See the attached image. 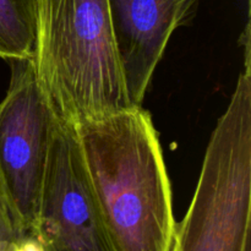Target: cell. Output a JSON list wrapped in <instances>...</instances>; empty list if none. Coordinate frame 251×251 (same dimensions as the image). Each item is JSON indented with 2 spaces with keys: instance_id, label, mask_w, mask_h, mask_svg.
I'll return each mask as SVG.
<instances>
[{
  "instance_id": "cell-2",
  "label": "cell",
  "mask_w": 251,
  "mask_h": 251,
  "mask_svg": "<svg viewBox=\"0 0 251 251\" xmlns=\"http://www.w3.org/2000/svg\"><path fill=\"white\" fill-rule=\"evenodd\" d=\"M29 60L58 119L74 127L132 107L108 0H38Z\"/></svg>"
},
{
  "instance_id": "cell-8",
  "label": "cell",
  "mask_w": 251,
  "mask_h": 251,
  "mask_svg": "<svg viewBox=\"0 0 251 251\" xmlns=\"http://www.w3.org/2000/svg\"><path fill=\"white\" fill-rule=\"evenodd\" d=\"M26 232L20 229L0 201V251H16L17 244Z\"/></svg>"
},
{
  "instance_id": "cell-6",
  "label": "cell",
  "mask_w": 251,
  "mask_h": 251,
  "mask_svg": "<svg viewBox=\"0 0 251 251\" xmlns=\"http://www.w3.org/2000/svg\"><path fill=\"white\" fill-rule=\"evenodd\" d=\"M201 0H108L127 97L142 105L172 34L190 24Z\"/></svg>"
},
{
  "instance_id": "cell-9",
  "label": "cell",
  "mask_w": 251,
  "mask_h": 251,
  "mask_svg": "<svg viewBox=\"0 0 251 251\" xmlns=\"http://www.w3.org/2000/svg\"><path fill=\"white\" fill-rule=\"evenodd\" d=\"M247 1H248V7H249L250 6V0H247Z\"/></svg>"
},
{
  "instance_id": "cell-7",
  "label": "cell",
  "mask_w": 251,
  "mask_h": 251,
  "mask_svg": "<svg viewBox=\"0 0 251 251\" xmlns=\"http://www.w3.org/2000/svg\"><path fill=\"white\" fill-rule=\"evenodd\" d=\"M38 0H0V58L29 60L33 54Z\"/></svg>"
},
{
  "instance_id": "cell-1",
  "label": "cell",
  "mask_w": 251,
  "mask_h": 251,
  "mask_svg": "<svg viewBox=\"0 0 251 251\" xmlns=\"http://www.w3.org/2000/svg\"><path fill=\"white\" fill-rule=\"evenodd\" d=\"M75 131L115 251H172L176 226L172 186L149 110L132 105Z\"/></svg>"
},
{
  "instance_id": "cell-4",
  "label": "cell",
  "mask_w": 251,
  "mask_h": 251,
  "mask_svg": "<svg viewBox=\"0 0 251 251\" xmlns=\"http://www.w3.org/2000/svg\"><path fill=\"white\" fill-rule=\"evenodd\" d=\"M9 63L11 80L0 102V201L15 225L33 234L58 117L31 60Z\"/></svg>"
},
{
  "instance_id": "cell-3",
  "label": "cell",
  "mask_w": 251,
  "mask_h": 251,
  "mask_svg": "<svg viewBox=\"0 0 251 251\" xmlns=\"http://www.w3.org/2000/svg\"><path fill=\"white\" fill-rule=\"evenodd\" d=\"M172 251H251V64L211 134Z\"/></svg>"
},
{
  "instance_id": "cell-5",
  "label": "cell",
  "mask_w": 251,
  "mask_h": 251,
  "mask_svg": "<svg viewBox=\"0 0 251 251\" xmlns=\"http://www.w3.org/2000/svg\"><path fill=\"white\" fill-rule=\"evenodd\" d=\"M34 235L46 251H115L90 185L75 127L56 120Z\"/></svg>"
}]
</instances>
